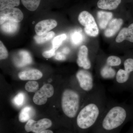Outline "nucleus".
<instances>
[{"instance_id": "nucleus-1", "label": "nucleus", "mask_w": 133, "mask_h": 133, "mask_svg": "<svg viewBox=\"0 0 133 133\" xmlns=\"http://www.w3.org/2000/svg\"><path fill=\"white\" fill-rule=\"evenodd\" d=\"M99 113V108L95 103L86 105L79 113L77 119L78 126L82 129L89 128L95 123Z\"/></svg>"}, {"instance_id": "nucleus-2", "label": "nucleus", "mask_w": 133, "mask_h": 133, "mask_svg": "<svg viewBox=\"0 0 133 133\" xmlns=\"http://www.w3.org/2000/svg\"><path fill=\"white\" fill-rule=\"evenodd\" d=\"M126 110L121 106L112 108L108 112L102 122V126L105 130H113L123 124L127 118Z\"/></svg>"}, {"instance_id": "nucleus-3", "label": "nucleus", "mask_w": 133, "mask_h": 133, "mask_svg": "<svg viewBox=\"0 0 133 133\" xmlns=\"http://www.w3.org/2000/svg\"><path fill=\"white\" fill-rule=\"evenodd\" d=\"M79 97L76 91L67 89L63 92L62 99V109L64 114L70 118L75 117L78 111Z\"/></svg>"}, {"instance_id": "nucleus-4", "label": "nucleus", "mask_w": 133, "mask_h": 133, "mask_svg": "<svg viewBox=\"0 0 133 133\" xmlns=\"http://www.w3.org/2000/svg\"><path fill=\"white\" fill-rule=\"evenodd\" d=\"M78 21L84 27V31L88 35L96 37L98 35L99 29L92 15L86 11L81 12L78 16Z\"/></svg>"}, {"instance_id": "nucleus-5", "label": "nucleus", "mask_w": 133, "mask_h": 133, "mask_svg": "<svg viewBox=\"0 0 133 133\" xmlns=\"http://www.w3.org/2000/svg\"><path fill=\"white\" fill-rule=\"evenodd\" d=\"M54 92V88L51 85L44 84L35 93L33 96V102L39 105L44 104L47 102L48 98L52 97Z\"/></svg>"}, {"instance_id": "nucleus-6", "label": "nucleus", "mask_w": 133, "mask_h": 133, "mask_svg": "<svg viewBox=\"0 0 133 133\" xmlns=\"http://www.w3.org/2000/svg\"><path fill=\"white\" fill-rule=\"evenodd\" d=\"M52 125V122L49 119H42L38 121L31 119L27 122L25 126V129L28 132H32L38 133L49 128Z\"/></svg>"}, {"instance_id": "nucleus-7", "label": "nucleus", "mask_w": 133, "mask_h": 133, "mask_svg": "<svg viewBox=\"0 0 133 133\" xmlns=\"http://www.w3.org/2000/svg\"><path fill=\"white\" fill-rule=\"evenodd\" d=\"M23 18V14L21 10L17 8L6 9L0 12L1 25L7 21L19 23L22 21Z\"/></svg>"}, {"instance_id": "nucleus-8", "label": "nucleus", "mask_w": 133, "mask_h": 133, "mask_svg": "<svg viewBox=\"0 0 133 133\" xmlns=\"http://www.w3.org/2000/svg\"><path fill=\"white\" fill-rule=\"evenodd\" d=\"M76 77L80 87L84 90L89 91L92 90L94 86L93 78L90 72L81 70L77 72Z\"/></svg>"}, {"instance_id": "nucleus-9", "label": "nucleus", "mask_w": 133, "mask_h": 133, "mask_svg": "<svg viewBox=\"0 0 133 133\" xmlns=\"http://www.w3.org/2000/svg\"><path fill=\"white\" fill-rule=\"evenodd\" d=\"M57 22L53 19H47L39 22L35 26L36 35H42L49 32L50 30L57 26Z\"/></svg>"}, {"instance_id": "nucleus-10", "label": "nucleus", "mask_w": 133, "mask_h": 133, "mask_svg": "<svg viewBox=\"0 0 133 133\" xmlns=\"http://www.w3.org/2000/svg\"><path fill=\"white\" fill-rule=\"evenodd\" d=\"M88 56V48L85 45H82L79 50L77 62L79 66L86 70L90 69L91 67L90 61Z\"/></svg>"}, {"instance_id": "nucleus-11", "label": "nucleus", "mask_w": 133, "mask_h": 133, "mask_svg": "<svg viewBox=\"0 0 133 133\" xmlns=\"http://www.w3.org/2000/svg\"><path fill=\"white\" fill-rule=\"evenodd\" d=\"M123 23L122 19H112L109 22L108 26L105 30V36L107 37L113 36L119 31Z\"/></svg>"}, {"instance_id": "nucleus-12", "label": "nucleus", "mask_w": 133, "mask_h": 133, "mask_svg": "<svg viewBox=\"0 0 133 133\" xmlns=\"http://www.w3.org/2000/svg\"><path fill=\"white\" fill-rule=\"evenodd\" d=\"M20 79L22 80H36L42 78L43 74L37 69H30L21 72L18 74Z\"/></svg>"}, {"instance_id": "nucleus-13", "label": "nucleus", "mask_w": 133, "mask_h": 133, "mask_svg": "<svg viewBox=\"0 0 133 133\" xmlns=\"http://www.w3.org/2000/svg\"><path fill=\"white\" fill-rule=\"evenodd\" d=\"M17 56L15 59V63L16 66L18 67L26 66L32 63V59L31 55L26 51H21Z\"/></svg>"}, {"instance_id": "nucleus-14", "label": "nucleus", "mask_w": 133, "mask_h": 133, "mask_svg": "<svg viewBox=\"0 0 133 133\" xmlns=\"http://www.w3.org/2000/svg\"><path fill=\"white\" fill-rule=\"evenodd\" d=\"M125 40L133 43V23L128 28H124L121 30L116 39V42L121 43Z\"/></svg>"}, {"instance_id": "nucleus-15", "label": "nucleus", "mask_w": 133, "mask_h": 133, "mask_svg": "<svg viewBox=\"0 0 133 133\" xmlns=\"http://www.w3.org/2000/svg\"><path fill=\"white\" fill-rule=\"evenodd\" d=\"M113 16L111 12L98 11L97 13L98 24L100 28L104 29L107 27Z\"/></svg>"}, {"instance_id": "nucleus-16", "label": "nucleus", "mask_w": 133, "mask_h": 133, "mask_svg": "<svg viewBox=\"0 0 133 133\" xmlns=\"http://www.w3.org/2000/svg\"><path fill=\"white\" fill-rule=\"evenodd\" d=\"M121 2V0H99L97 5L101 9L113 10L117 8Z\"/></svg>"}, {"instance_id": "nucleus-17", "label": "nucleus", "mask_w": 133, "mask_h": 133, "mask_svg": "<svg viewBox=\"0 0 133 133\" xmlns=\"http://www.w3.org/2000/svg\"><path fill=\"white\" fill-rule=\"evenodd\" d=\"M18 23L12 21H7L1 24V29L3 32L8 34H14L19 28Z\"/></svg>"}, {"instance_id": "nucleus-18", "label": "nucleus", "mask_w": 133, "mask_h": 133, "mask_svg": "<svg viewBox=\"0 0 133 133\" xmlns=\"http://www.w3.org/2000/svg\"><path fill=\"white\" fill-rule=\"evenodd\" d=\"M33 109L31 107L26 106L23 108L19 114V121L21 122H25L31 119L30 118L33 115Z\"/></svg>"}, {"instance_id": "nucleus-19", "label": "nucleus", "mask_w": 133, "mask_h": 133, "mask_svg": "<svg viewBox=\"0 0 133 133\" xmlns=\"http://www.w3.org/2000/svg\"><path fill=\"white\" fill-rule=\"evenodd\" d=\"M101 75L104 79H111L116 75V72L111 66L106 65L103 66L100 72Z\"/></svg>"}, {"instance_id": "nucleus-20", "label": "nucleus", "mask_w": 133, "mask_h": 133, "mask_svg": "<svg viewBox=\"0 0 133 133\" xmlns=\"http://www.w3.org/2000/svg\"><path fill=\"white\" fill-rule=\"evenodd\" d=\"M20 4V0H0V10L10 9L17 6Z\"/></svg>"}, {"instance_id": "nucleus-21", "label": "nucleus", "mask_w": 133, "mask_h": 133, "mask_svg": "<svg viewBox=\"0 0 133 133\" xmlns=\"http://www.w3.org/2000/svg\"><path fill=\"white\" fill-rule=\"evenodd\" d=\"M55 35L53 31H49L42 35H36L34 37V39L38 44H43L52 39Z\"/></svg>"}, {"instance_id": "nucleus-22", "label": "nucleus", "mask_w": 133, "mask_h": 133, "mask_svg": "<svg viewBox=\"0 0 133 133\" xmlns=\"http://www.w3.org/2000/svg\"><path fill=\"white\" fill-rule=\"evenodd\" d=\"M23 4L29 10L34 11L37 9L41 0H21Z\"/></svg>"}, {"instance_id": "nucleus-23", "label": "nucleus", "mask_w": 133, "mask_h": 133, "mask_svg": "<svg viewBox=\"0 0 133 133\" xmlns=\"http://www.w3.org/2000/svg\"><path fill=\"white\" fill-rule=\"evenodd\" d=\"M129 73L123 69H120L116 75V81L120 84H123L127 82L129 78Z\"/></svg>"}, {"instance_id": "nucleus-24", "label": "nucleus", "mask_w": 133, "mask_h": 133, "mask_svg": "<svg viewBox=\"0 0 133 133\" xmlns=\"http://www.w3.org/2000/svg\"><path fill=\"white\" fill-rule=\"evenodd\" d=\"M83 37L82 34L80 31H76L71 33V40L72 43L75 45H78L82 43Z\"/></svg>"}, {"instance_id": "nucleus-25", "label": "nucleus", "mask_w": 133, "mask_h": 133, "mask_svg": "<svg viewBox=\"0 0 133 133\" xmlns=\"http://www.w3.org/2000/svg\"><path fill=\"white\" fill-rule=\"evenodd\" d=\"M66 38V35L63 34L55 37L52 41V49L57 50L62 44L63 41Z\"/></svg>"}, {"instance_id": "nucleus-26", "label": "nucleus", "mask_w": 133, "mask_h": 133, "mask_svg": "<svg viewBox=\"0 0 133 133\" xmlns=\"http://www.w3.org/2000/svg\"><path fill=\"white\" fill-rule=\"evenodd\" d=\"M39 85L37 81H30L26 83L25 85V90L30 92H36L38 91Z\"/></svg>"}, {"instance_id": "nucleus-27", "label": "nucleus", "mask_w": 133, "mask_h": 133, "mask_svg": "<svg viewBox=\"0 0 133 133\" xmlns=\"http://www.w3.org/2000/svg\"><path fill=\"white\" fill-rule=\"evenodd\" d=\"M121 63V59L116 56H110L108 58L107 60L108 65L111 66H118Z\"/></svg>"}, {"instance_id": "nucleus-28", "label": "nucleus", "mask_w": 133, "mask_h": 133, "mask_svg": "<svg viewBox=\"0 0 133 133\" xmlns=\"http://www.w3.org/2000/svg\"><path fill=\"white\" fill-rule=\"evenodd\" d=\"M25 99V94L23 93L20 92L14 98L13 101L17 106L20 107L23 105Z\"/></svg>"}, {"instance_id": "nucleus-29", "label": "nucleus", "mask_w": 133, "mask_h": 133, "mask_svg": "<svg viewBox=\"0 0 133 133\" xmlns=\"http://www.w3.org/2000/svg\"><path fill=\"white\" fill-rule=\"evenodd\" d=\"M125 70L128 73L133 71V59L128 58L126 59L124 63Z\"/></svg>"}, {"instance_id": "nucleus-30", "label": "nucleus", "mask_w": 133, "mask_h": 133, "mask_svg": "<svg viewBox=\"0 0 133 133\" xmlns=\"http://www.w3.org/2000/svg\"><path fill=\"white\" fill-rule=\"evenodd\" d=\"M8 51L2 41L0 42V59H4L8 57Z\"/></svg>"}, {"instance_id": "nucleus-31", "label": "nucleus", "mask_w": 133, "mask_h": 133, "mask_svg": "<svg viewBox=\"0 0 133 133\" xmlns=\"http://www.w3.org/2000/svg\"><path fill=\"white\" fill-rule=\"evenodd\" d=\"M56 50L52 49L49 50L45 51L43 52L42 55L43 57L45 58H50L56 55L55 53Z\"/></svg>"}, {"instance_id": "nucleus-32", "label": "nucleus", "mask_w": 133, "mask_h": 133, "mask_svg": "<svg viewBox=\"0 0 133 133\" xmlns=\"http://www.w3.org/2000/svg\"><path fill=\"white\" fill-rule=\"evenodd\" d=\"M55 58L58 60H64L66 57L63 52H58L55 55Z\"/></svg>"}, {"instance_id": "nucleus-33", "label": "nucleus", "mask_w": 133, "mask_h": 133, "mask_svg": "<svg viewBox=\"0 0 133 133\" xmlns=\"http://www.w3.org/2000/svg\"><path fill=\"white\" fill-rule=\"evenodd\" d=\"M62 52L64 54H68L70 52V49L68 48H65L63 49Z\"/></svg>"}, {"instance_id": "nucleus-34", "label": "nucleus", "mask_w": 133, "mask_h": 133, "mask_svg": "<svg viewBox=\"0 0 133 133\" xmlns=\"http://www.w3.org/2000/svg\"><path fill=\"white\" fill-rule=\"evenodd\" d=\"M38 133H53L52 131L50 130H45Z\"/></svg>"}]
</instances>
